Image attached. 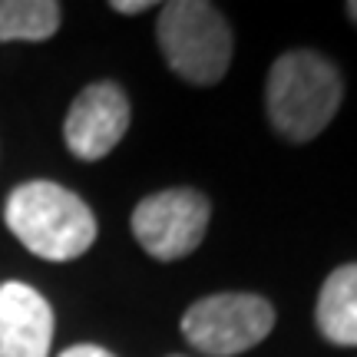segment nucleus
<instances>
[{"mask_svg": "<svg viewBox=\"0 0 357 357\" xmlns=\"http://www.w3.org/2000/svg\"><path fill=\"white\" fill-rule=\"evenodd\" d=\"M155 37L172 73L195 86H212L229 73L231 26L215 3L172 0L162 7Z\"/></svg>", "mask_w": 357, "mask_h": 357, "instance_id": "obj_3", "label": "nucleus"}, {"mask_svg": "<svg viewBox=\"0 0 357 357\" xmlns=\"http://www.w3.org/2000/svg\"><path fill=\"white\" fill-rule=\"evenodd\" d=\"M149 7H153L149 0H113V10L116 13H129V17H132V13L149 10Z\"/></svg>", "mask_w": 357, "mask_h": 357, "instance_id": "obj_11", "label": "nucleus"}, {"mask_svg": "<svg viewBox=\"0 0 357 357\" xmlns=\"http://www.w3.org/2000/svg\"><path fill=\"white\" fill-rule=\"evenodd\" d=\"M60 357H116V354H109L106 347H96V344H77V347H66Z\"/></svg>", "mask_w": 357, "mask_h": 357, "instance_id": "obj_10", "label": "nucleus"}, {"mask_svg": "<svg viewBox=\"0 0 357 357\" xmlns=\"http://www.w3.org/2000/svg\"><path fill=\"white\" fill-rule=\"evenodd\" d=\"M129 129V100L116 83H93L79 93L63 123V139L77 159H102Z\"/></svg>", "mask_w": 357, "mask_h": 357, "instance_id": "obj_6", "label": "nucleus"}, {"mask_svg": "<svg viewBox=\"0 0 357 357\" xmlns=\"http://www.w3.org/2000/svg\"><path fill=\"white\" fill-rule=\"evenodd\" d=\"M3 222L26 252L47 261H73L96 242V215L89 205L47 178L17 185L7 195Z\"/></svg>", "mask_w": 357, "mask_h": 357, "instance_id": "obj_1", "label": "nucleus"}, {"mask_svg": "<svg viewBox=\"0 0 357 357\" xmlns=\"http://www.w3.org/2000/svg\"><path fill=\"white\" fill-rule=\"evenodd\" d=\"M60 30V3L53 0H0V43L50 40Z\"/></svg>", "mask_w": 357, "mask_h": 357, "instance_id": "obj_9", "label": "nucleus"}, {"mask_svg": "<svg viewBox=\"0 0 357 357\" xmlns=\"http://www.w3.org/2000/svg\"><path fill=\"white\" fill-rule=\"evenodd\" d=\"M172 357H178V354H172Z\"/></svg>", "mask_w": 357, "mask_h": 357, "instance_id": "obj_13", "label": "nucleus"}, {"mask_svg": "<svg viewBox=\"0 0 357 357\" xmlns=\"http://www.w3.org/2000/svg\"><path fill=\"white\" fill-rule=\"evenodd\" d=\"M344 96L341 73L314 50H291L278 56L268 73V119L288 142H307L328 129Z\"/></svg>", "mask_w": 357, "mask_h": 357, "instance_id": "obj_2", "label": "nucleus"}, {"mask_svg": "<svg viewBox=\"0 0 357 357\" xmlns=\"http://www.w3.org/2000/svg\"><path fill=\"white\" fill-rule=\"evenodd\" d=\"M347 13H351V20L357 24V0H351V3H347Z\"/></svg>", "mask_w": 357, "mask_h": 357, "instance_id": "obj_12", "label": "nucleus"}, {"mask_svg": "<svg viewBox=\"0 0 357 357\" xmlns=\"http://www.w3.org/2000/svg\"><path fill=\"white\" fill-rule=\"evenodd\" d=\"M212 205L195 189H166L146 195L132 212L136 242L159 261H176L195 252L205 238Z\"/></svg>", "mask_w": 357, "mask_h": 357, "instance_id": "obj_5", "label": "nucleus"}, {"mask_svg": "<svg viewBox=\"0 0 357 357\" xmlns=\"http://www.w3.org/2000/svg\"><path fill=\"white\" fill-rule=\"evenodd\" d=\"M275 328V307L261 294H212L182 314V334L199 354L235 357L261 344Z\"/></svg>", "mask_w": 357, "mask_h": 357, "instance_id": "obj_4", "label": "nucleus"}, {"mask_svg": "<svg viewBox=\"0 0 357 357\" xmlns=\"http://www.w3.org/2000/svg\"><path fill=\"white\" fill-rule=\"evenodd\" d=\"M314 321L331 344L357 347V261L334 268L324 278Z\"/></svg>", "mask_w": 357, "mask_h": 357, "instance_id": "obj_8", "label": "nucleus"}, {"mask_svg": "<svg viewBox=\"0 0 357 357\" xmlns=\"http://www.w3.org/2000/svg\"><path fill=\"white\" fill-rule=\"evenodd\" d=\"M53 307L24 281L0 284V357H50Z\"/></svg>", "mask_w": 357, "mask_h": 357, "instance_id": "obj_7", "label": "nucleus"}]
</instances>
